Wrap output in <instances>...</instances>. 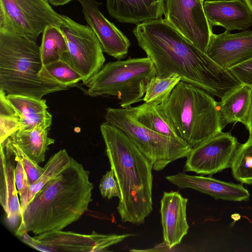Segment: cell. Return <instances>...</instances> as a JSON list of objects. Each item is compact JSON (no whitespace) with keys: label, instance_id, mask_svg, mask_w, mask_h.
I'll list each match as a JSON object with an SVG mask.
<instances>
[{"label":"cell","instance_id":"obj_1","mask_svg":"<svg viewBox=\"0 0 252 252\" xmlns=\"http://www.w3.org/2000/svg\"><path fill=\"white\" fill-rule=\"evenodd\" d=\"M139 46L153 63L156 76L178 75L220 98L241 84L187 40L164 19L137 24L133 30Z\"/></svg>","mask_w":252,"mask_h":252},{"label":"cell","instance_id":"obj_2","mask_svg":"<svg viewBox=\"0 0 252 252\" xmlns=\"http://www.w3.org/2000/svg\"><path fill=\"white\" fill-rule=\"evenodd\" d=\"M90 171L71 157L69 165L47 182L22 212L15 234L62 230L78 220L92 201Z\"/></svg>","mask_w":252,"mask_h":252},{"label":"cell","instance_id":"obj_3","mask_svg":"<svg viewBox=\"0 0 252 252\" xmlns=\"http://www.w3.org/2000/svg\"><path fill=\"white\" fill-rule=\"evenodd\" d=\"M100 130L121 193L117 208L121 220L142 223L153 210V166L121 130L104 122Z\"/></svg>","mask_w":252,"mask_h":252},{"label":"cell","instance_id":"obj_4","mask_svg":"<svg viewBox=\"0 0 252 252\" xmlns=\"http://www.w3.org/2000/svg\"><path fill=\"white\" fill-rule=\"evenodd\" d=\"M43 67L40 46L9 30H0V90L7 94L42 99L71 87L40 75Z\"/></svg>","mask_w":252,"mask_h":252},{"label":"cell","instance_id":"obj_5","mask_svg":"<svg viewBox=\"0 0 252 252\" xmlns=\"http://www.w3.org/2000/svg\"><path fill=\"white\" fill-rule=\"evenodd\" d=\"M158 106L180 138L192 148L222 132L225 126L213 96L182 80Z\"/></svg>","mask_w":252,"mask_h":252},{"label":"cell","instance_id":"obj_6","mask_svg":"<svg viewBox=\"0 0 252 252\" xmlns=\"http://www.w3.org/2000/svg\"><path fill=\"white\" fill-rule=\"evenodd\" d=\"M156 76V68L148 57L109 62L86 84L92 97L112 96L126 108L143 100L147 85Z\"/></svg>","mask_w":252,"mask_h":252},{"label":"cell","instance_id":"obj_7","mask_svg":"<svg viewBox=\"0 0 252 252\" xmlns=\"http://www.w3.org/2000/svg\"><path fill=\"white\" fill-rule=\"evenodd\" d=\"M105 122L124 132L146 157L153 169L160 171L170 163L187 158L192 148L181 139L167 136L145 126L126 108L109 107Z\"/></svg>","mask_w":252,"mask_h":252},{"label":"cell","instance_id":"obj_8","mask_svg":"<svg viewBox=\"0 0 252 252\" xmlns=\"http://www.w3.org/2000/svg\"><path fill=\"white\" fill-rule=\"evenodd\" d=\"M62 22L48 0H0V30L36 41L47 26L60 27Z\"/></svg>","mask_w":252,"mask_h":252},{"label":"cell","instance_id":"obj_9","mask_svg":"<svg viewBox=\"0 0 252 252\" xmlns=\"http://www.w3.org/2000/svg\"><path fill=\"white\" fill-rule=\"evenodd\" d=\"M60 27L68 47L63 59L81 75L85 84L104 65L105 58L99 42L88 25L79 24L65 15H62Z\"/></svg>","mask_w":252,"mask_h":252},{"label":"cell","instance_id":"obj_10","mask_svg":"<svg viewBox=\"0 0 252 252\" xmlns=\"http://www.w3.org/2000/svg\"><path fill=\"white\" fill-rule=\"evenodd\" d=\"M132 234H99L93 231L83 234L62 230L48 232L31 237L24 233L20 238L31 247L44 252H100L132 236Z\"/></svg>","mask_w":252,"mask_h":252},{"label":"cell","instance_id":"obj_11","mask_svg":"<svg viewBox=\"0 0 252 252\" xmlns=\"http://www.w3.org/2000/svg\"><path fill=\"white\" fill-rule=\"evenodd\" d=\"M202 0H164V19L198 49L205 53L213 33Z\"/></svg>","mask_w":252,"mask_h":252},{"label":"cell","instance_id":"obj_12","mask_svg":"<svg viewBox=\"0 0 252 252\" xmlns=\"http://www.w3.org/2000/svg\"><path fill=\"white\" fill-rule=\"evenodd\" d=\"M239 145L237 138L230 132H222L192 148L184 171L212 175L231 168Z\"/></svg>","mask_w":252,"mask_h":252},{"label":"cell","instance_id":"obj_13","mask_svg":"<svg viewBox=\"0 0 252 252\" xmlns=\"http://www.w3.org/2000/svg\"><path fill=\"white\" fill-rule=\"evenodd\" d=\"M205 54L220 67L228 70L252 59V31L212 33Z\"/></svg>","mask_w":252,"mask_h":252},{"label":"cell","instance_id":"obj_14","mask_svg":"<svg viewBox=\"0 0 252 252\" xmlns=\"http://www.w3.org/2000/svg\"><path fill=\"white\" fill-rule=\"evenodd\" d=\"M88 25L97 37L102 51L118 60L127 55L130 43L129 39L115 25L101 13L96 0H77Z\"/></svg>","mask_w":252,"mask_h":252},{"label":"cell","instance_id":"obj_15","mask_svg":"<svg viewBox=\"0 0 252 252\" xmlns=\"http://www.w3.org/2000/svg\"><path fill=\"white\" fill-rule=\"evenodd\" d=\"M188 198L178 191L164 192L160 202V215L164 244L171 249L179 244L187 234Z\"/></svg>","mask_w":252,"mask_h":252},{"label":"cell","instance_id":"obj_16","mask_svg":"<svg viewBox=\"0 0 252 252\" xmlns=\"http://www.w3.org/2000/svg\"><path fill=\"white\" fill-rule=\"evenodd\" d=\"M165 179L180 189H194L216 199L247 201L250 196L249 191L241 184L221 181L209 177L179 172L166 176Z\"/></svg>","mask_w":252,"mask_h":252},{"label":"cell","instance_id":"obj_17","mask_svg":"<svg viewBox=\"0 0 252 252\" xmlns=\"http://www.w3.org/2000/svg\"><path fill=\"white\" fill-rule=\"evenodd\" d=\"M205 13L212 28L220 26L225 31H246L252 25V16L243 0H206Z\"/></svg>","mask_w":252,"mask_h":252},{"label":"cell","instance_id":"obj_18","mask_svg":"<svg viewBox=\"0 0 252 252\" xmlns=\"http://www.w3.org/2000/svg\"><path fill=\"white\" fill-rule=\"evenodd\" d=\"M0 147V203L5 212L7 224L16 230L22 215L15 181L16 160L14 156L8 154L1 145Z\"/></svg>","mask_w":252,"mask_h":252},{"label":"cell","instance_id":"obj_19","mask_svg":"<svg viewBox=\"0 0 252 252\" xmlns=\"http://www.w3.org/2000/svg\"><path fill=\"white\" fill-rule=\"evenodd\" d=\"M164 0H106L109 15L122 23L138 24L162 18Z\"/></svg>","mask_w":252,"mask_h":252},{"label":"cell","instance_id":"obj_20","mask_svg":"<svg viewBox=\"0 0 252 252\" xmlns=\"http://www.w3.org/2000/svg\"><path fill=\"white\" fill-rule=\"evenodd\" d=\"M6 97L19 117V129H30L37 126L50 128L52 116L45 99L14 94H7Z\"/></svg>","mask_w":252,"mask_h":252},{"label":"cell","instance_id":"obj_21","mask_svg":"<svg viewBox=\"0 0 252 252\" xmlns=\"http://www.w3.org/2000/svg\"><path fill=\"white\" fill-rule=\"evenodd\" d=\"M252 100V88L241 84L218 102L221 119L225 126L230 123L246 122Z\"/></svg>","mask_w":252,"mask_h":252},{"label":"cell","instance_id":"obj_22","mask_svg":"<svg viewBox=\"0 0 252 252\" xmlns=\"http://www.w3.org/2000/svg\"><path fill=\"white\" fill-rule=\"evenodd\" d=\"M50 128L37 126L30 129H19L8 137L31 158L38 163L45 160V153L55 140L48 135Z\"/></svg>","mask_w":252,"mask_h":252},{"label":"cell","instance_id":"obj_23","mask_svg":"<svg viewBox=\"0 0 252 252\" xmlns=\"http://www.w3.org/2000/svg\"><path fill=\"white\" fill-rule=\"evenodd\" d=\"M126 109L135 120L149 129L167 136L181 139L158 105L144 102L141 105L131 106Z\"/></svg>","mask_w":252,"mask_h":252},{"label":"cell","instance_id":"obj_24","mask_svg":"<svg viewBox=\"0 0 252 252\" xmlns=\"http://www.w3.org/2000/svg\"><path fill=\"white\" fill-rule=\"evenodd\" d=\"M67 52L66 40L60 27L54 25L47 26L42 32L40 46L43 65L62 59Z\"/></svg>","mask_w":252,"mask_h":252},{"label":"cell","instance_id":"obj_25","mask_svg":"<svg viewBox=\"0 0 252 252\" xmlns=\"http://www.w3.org/2000/svg\"><path fill=\"white\" fill-rule=\"evenodd\" d=\"M71 157L65 149H62L50 158L43 167L40 177L30 186L29 203L44 186L66 169L70 164Z\"/></svg>","mask_w":252,"mask_h":252},{"label":"cell","instance_id":"obj_26","mask_svg":"<svg viewBox=\"0 0 252 252\" xmlns=\"http://www.w3.org/2000/svg\"><path fill=\"white\" fill-rule=\"evenodd\" d=\"M181 80V77L176 74L166 77L155 76L149 81L143 100L157 105L163 103Z\"/></svg>","mask_w":252,"mask_h":252},{"label":"cell","instance_id":"obj_27","mask_svg":"<svg viewBox=\"0 0 252 252\" xmlns=\"http://www.w3.org/2000/svg\"><path fill=\"white\" fill-rule=\"evenodd\" d=\"M231 168L235 179L243 184L252 185V136L239 145Z\"/></svg>","mask_w":252,"mask_h":252},{"label":"cell","instance_id":"obj_28","mask_svg":"<svg viewBox=\"0 0 252 252\" xmlns=\"http://www.w3.org/2000/svg\"><path fill=\"white\" fill-rule=\"evenodd\" d=\"M40 75L45 79L71 87L82 81L81 75L63 59L43 65Z\"/></svg>","mask_w":252,"mask_h":252},{"label":"cell","instance_id":"obj_29","mask_svg":"<svg viewBox=\"0 0 252 252\" xmlns=\"http://www.w3.org/2000/svg\"><path fill=\"white\" fill-rule=\"evenodd\" d=\"M19 117L8 100L6 93L0 90V143L20 129Z\"/></svg>","mask_w":252,"mask_h":252},{"label":"cell","instance_id":"obj_30","mask_svg":"<svg viewBox=\"0 0 252 252\" xmlns=\"http://www.w3.org/2000/svg\"><path fill=\"white\" fill-rule=\"evenodd\" d=\"M6 152L14 156L20 160L27 174L30 186L36 181L42 175L44 169L38 163L31 158L19 146L8 138L0 143Z\"/></svg>","mask_w":252,"mask_h":252},{"label":"cell","instance_id":"obj_31","mask_svg":"<svg viewBox=\"0 0 252 252\" xmlns=\"http://www.w3.org/2000/svg\"><path fill=\"white\" fill-rule=\"evenodd\" d=\"M16 165L15 168V181L20 196L22 212L29 204L28 196L30 190L27 174L21 161L15 157Z\"/></svg>","mask_w":252,"mask_h":252},{"label":"cell","instance_id":"obj_32","mask_svg":"<svg viewBox=\"0 0 252 252\" xmlns=\"http://www.w3.org/2000/svg\"><path fill=\"white\" fill-rule=\"evenodd\" d=\"M99 189L103 197L110 199L113 197L121 198V193L118 183L113 170L107 171L100 180Z\"/></svg>","mask_w":252,"mask_h":252},{"label":"cell","instance_id":"obj_33","mask_svg":"<svg viewBox=\"0 0 252 252\" xmlns=\"http://www.w3.org/2000/svg\"><path fill=\"white\" fill-rule=\"evenodd\" d=\"M228 70L241 84L252 88V59Z\"/></svg>","mask_w":252,"mask_h":252},{"label":"cell","instance_id":"obj_34","mask_svg":"<svg viewBox=\"0 0 252 252\" xmlns=\"http://www.w3.org/2000/svg\"><path fill=\"white\" fill-rule=\"evenodd\" d=\"M249 132V136H252V100L249 115L244 125Z\"/></svg>","mask_w":252,"mask_h":252},{"label":"cell","instance_id":"obj_35","mask_svg":"<svg viewBox=\"0 0 252 252\" xmlns=\"http://www.w3.org/2000/svg\"><path fill=\"white\" fill-rule=\"evenodd\" d=\"M72 0H48L50 4L55 6L64 5Z\"/></svg>","mask_w":252,"mask_h":252},{"label":"cell","instance_id":"obj_36","mask_svg":"<svg viewBox=\"0 0 252 252\" xmlns=\"http://www.w3.org/2000/svg\"><path fill=\"white\" fill-rule=\"evenodd\" d=\"M247 6L252 16V0H243Z\"/></svg>","mask_w":252,"mask_h":252},{"label":"cell","instance_id":"obj_37","mask_svg":"<svg viewBox=\"0 0 252 252\" xmlns=\"http://www.w3.org/2000/svg\"><path fill=\"white\" fill-rule=\"evenodd\" d=\"M202 0L203 2H204V0Z\"/></svg>","mask_w":252,"mask_h":252}]
</instances>
